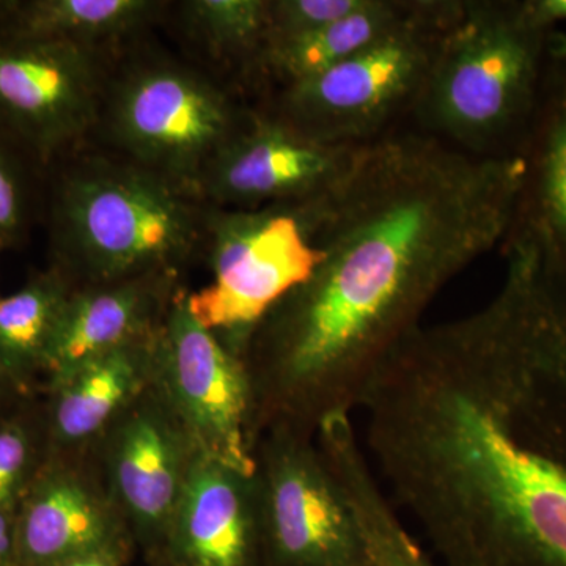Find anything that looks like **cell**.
I'll return each instance as SVG.
<instances>
[{
  "label": "cell",
  "instance_id": "obj_16",
  "mask_svg": "<svg viewBox=\"0 0 566 566\" xmlns=\"http://www.w3.org/2000/svg\"><path fill=\"white\" fill-rule=\"evenodd\" d=\"M322 452L356 521L359 566H439L387 497L354 424L329 428Z\"/></svg>",
  "mask_w": 566,
  "mask_h": 566
},
{
  "label": "cell",
  "instance_id": "obj_29",
  "mask_svg": "<svg viewBox=\"0 0 566 566\" xmlns=\"http://www.w3.org/2000/svg\"><path fill=\"white\" fill-rule=\"evenodd\" d=\"M3 374H6V371H3L2 365H0V376H2Z\"/></svg>",
  "mask_w": 566,
  "mask_h": 566
},
{
  "label": "cell",
  "instance_id": "obj_3",
  "mask_svg": "<svg viewBox=\"0 0 566 566\" xmlns=\"http://www.w3.org/2000/svg\"><path fill=\"white\" fill-rule=\"evenodd\" d=\"M549 33L523 0H461L411 117L417 132L476 156H520L534 118Z\"/></svg>",
  "mask_w": 566,
  "mask_h": 566
},
{
  "label": "cell",
  "instance_id": "obj_12",
  "mask_svg": "<svg viewBox=\"0 0 566 566\" xmlns=\"http://www.w3.org/2000/svg\"><path fill=\"white\" fill-rule=\"evenodd\" d=\"M164 545L167 566H266L255 475L196 455Z\"/></svg>",
  "mask_w": 566,
  "mask_h": 566
},
{
  "label": "cell",
  "instance_id": "obj_14",
  "mask_svg": "<svg viewBox=\"0 0 566 566\" xmlns=\"http://www.w3.org/2000/svg\"><path fill=\"white\" fill-rule=\"evenodd\" d=\"M18 566H66L87 558L120 564L128 534L115 506L73 472L41 474L17 506Z\"/></svg>",
  "mask_w": 566,
  "mask_h": 566
},
{
  "label": "cell",
  "instance_id": "obj_23",
  "mask_svg": "<svg viewBox=\"0 0 566 566\" xmlns=\"http://www.w3.org/2000/svg\"><path fill=\"white\" fill-rule=\"evenodd\" d=\"M365 2L367 0H273L268 6L270 32L266 44L318 31L363 9Z\"/></svg>",
  "mask_w": 566,
  "mask_h": 566
},
{
  "label": "cell",
  "instance_id": "obj_28",
  "mask_svg": "<svg viewBox=\"0 0 566 566\" xmlns=\"http://www.w3.org/2000/svg\"><path fill=\"white\" fill-rule=\"evenodd\" d=\"M66 566H118L114 562L103 560V558H87V560L73 562Z\"/></svg>",
  "mask_w": 566,
  "mask_h": 566
},
{
  "label": "cell",
  "instance_id": "obj_9",
  "mask_svg": "<svg viewBox=\"0 0 566 566\" xmlns=\"http://www.w3.org/2000/svg\"><path fill=\"white\" fill-rule=\"evenodd\" d=\"M363 147L316 139L282 117H252L216 153L210 186L241 210L315 202L344 180Z\"/></svg>",
  "mask_w": 566,
  "mask_h": 566
},
{
  "label": "cell",
  "instance_id": "obj_13",
  "mask_svg": "<svg viewBox=\"0 0 566 566\" xmlns=\"http://www.w3.org/2000/svg\"><path fill=\"white\" fill-rule=\"evenodd\" d=\"M153 398L129 406L122 417L111 442L109 469L125 517L145 538L164 542L197 453L164 397Z\"/></svg>",
  "mask_w": 566,
  "mask_h": 566
},
{
  "label": "cell",
  "instance_id": "obj_5",
  "mask_svg": "<svg viewBox=\"0 0 566 566\" xmlns=\"http://www.w3.org/2000/svg\"><path fill=\"white\" fill-rule=\"evenodd\" d=\"M315 202L222 216L216 226L214 281L186 297L207 329L251 335L256 324L312 277L322 263Z\"/></svg>",
  "mask_w": 566,
  "mask_h": 566
},
{
  "label": "cell",
  "instance_id": "obj_19",
  "mask_svg": "<svg viewBox=\"0 0 566 566\" xmlns=\"http://www.w3.org/2000/svg\"><path fill=\"white\" fill-rule=\"evenodd\" d=\"M415 0H367L344 20L294 39L271 41L259 61L285 87L318 76L381 39L403 20Z\"/></svg>",
  "mask_w": 566,
  "mask_h": 566
},
{
  "label": "cell",
  "instance_id": "obj_25",
  "mask_svg": "<svg viewBox=\"0 0 566 566\" xmlns=\"http://www.w3.org/2000/svg\"><path fill=\"white\" fill-rule=\"evenodd\" d=\"M20 222V186L9 161L0 153V243L17 232Z\"/></svg>",
  "mask_w": 566,
  "mask_h": 566
},
{
  "label": "cell",
  "instance_id": "obj_10",
  "mask_svg": "<svg viewBox=\"0 0 566 566\" xmlns=\"http://www.w3.org/2000/svg\"><path fill=\"white\" fill-rule=\"evenodd\" d=\"M95 80L81 44L14 36L0 41V117L40 150L88 125Z\"/></svg>",
  "mask_w": 566,
  "mask_h": 566
},
{
  "label": "cell",
  "instance_id": "obj_15",
  "mask_svg": "<svg viewBox=\"0 0 566 566\" xmlns=\"http://www.w3.org/2000/svg\"><path fill=\"white\" fill-rule=\"evenodd\" d=\"M524 186L516 222L538 238L566 279V31L547 39L545 74L523 150Z\"/></svg>",
  "mask_w": 566,
  "mask_h": 566
},
{
  "label": "cell",
  "instance_id": "obj_2",
  "mask_svg": "<svg viewBox=\"0 0 566 566\" xmlns=\"http://www.w3.org/2000/svg\"><path fill=\"white\" fill-rule=\"evenodd\" d=\"M523 186L521 156L476 158L417 129L364 145L316 203L322 263L249 335L255 434L312 438L357 411L447 283L504 245Z\"/></svg>",
  "mask_w": 566,
  "mask_h": 566
},
{
  "label": "cell",
  "instance_id": "obj_24",
  "mask_svg": "<svg viewBox=\"0 0 566 566\" xmlns=\"http://www.w3.org/2000/svg\"><path fill=\"white\" fill-rule=\"evenodd\" d=\"M31 463V441L21 424L0 428V510H17Z\"/></svg>",
  "mask_w": 566,
  "mask_h": 566
},
{
  "label": "cell",
  "instance_id": "obj_27",
  "mask_svg": "<svg viewBox=\"0 0 566 566\" xmlns=\"http://www.w3.org/2000/svg\"><path fill=\"white\" fill-rule=\"evenodd\" d=\"M0 566H18L17 510H0Z\"/></svg>",
  "mask_w": 566,
  "mask_h": 566
},
{
  "label": "cell",
  "instance_id": "obj_11",
  "mask_svg": "<svg viewBox=\"0 0 566 566\" xmlns=\"http://www.w3.org/2000/svg\"><path fill=\"white\" fill-rule=\"evenodd\" d=\"M118 129L137 155L189 169L218 153L237 128L221 93L178 70L140 74L123 92Z\"/></svg>",
  "mask_w": 566,
  "mask_h": 566
},
{
  "label": "cell",
  "instance_id": "obj_8",
  "mask_svg": "<svg viewBox=\"0 0 566 566\" xmlns=\"http://www.w3.org/2000/svg\"><path fill=\"white\" fill-rule=\"evenodd\" d=\"M63 219L71 243L103 277L169 262L191 244L188 207L163 182L122 170H96L69 182Z\"/></svg>",
  "mask_w": 566,
  "mask_h": 566
},
{
  "label": "cell",
  "instance_id": "obj_17",
  "mask_svg": "<svg viewBox=\"0 0 566 566\" xmlns=\"http://www.w3.org/2000/svg\"><path fill=\"white\" fill-rule=\"evenodd\" d=\"M147 303V294L136 285L69 297L44 356L52 387L59 389L96 357L140 340Z\"/></svg>",
  "mask_w": 566,
  "mask_h": 566
},
{
  "label": "cell",
  "instance_id": "obj_21",
  "mask_svg": "<svg viewBox=\"0 0 566 566\" xmlns=\"http://www.w3.org/2000/svg\"><path fill=\"white\" fill-rule=\"evenodd\" d=\"M151 9L144 0H40L21 9L17 36L81 44L126 32Z\"/></svg>",
  "mask_w": 566,
  "mask_h": 566
},
{
  "label": "cell",
  "instance_id": "obj_7",
  "mask_svg": "<svg viewBox=\"0 0 566 566\" xmlns=\"http://www.w3.org/2000/svg\"><path fill=\"white\" fill-rule=\"evenodd\" d=\"M255 463L266 566H359L352 509L312 438L268 431Z\"/></svg>",
  "mask_w": 566,
  "mask_h": 566
},
{
  "label": "cell",
  "instance_id": "obj_20",
  "mask_svg": "<svg viewBox=\"0 0 566 566\" xmlns=\"http://www.w3.org/2000/svg\"><path fill=\"white\" fill-rule=\"evenodd\" d=\"M66 300L61 283L40 279L0 300V365L10 375L44 364Z\"/></svg>",
  "mask_w": 566,
  "mask_h": 566
},
{
  "label": "cell",
  "instance_id": "obj_1",
  "mask_svg": "<svg viewBox=\"0 0 566 566\" xmlns=\"http://www.w3.org/2000/svg\"><path fill=\"white\" fill-rule=\"evenodd\" d=\"M504 249L494 296L412 331L357 408L439 566H566V279L531 233Z\"/></svg>",
  "mask_w": 566,
  "mask_h": 566
},
{
  "label": "cell",
  "instance_id": "obj_6",
  "mask_svg": "<svg viewBox=\"0 0 566 566\" xmlns=\"http://www.w3.org/2000/svg\"><path fill=\"white\" fill-rule=\"evenodd\" d=\"M153 371L197 455L255 475L248 367L191 314L186 297L175 303L161 344L153 349Z\"/></svg>",
  "mask_w": 566,
  "mask_h": 566
},
{
  "label": "cell",
  "instance_id": "obj_18",
  "mask_svg": "<svg viewBox=\"0 0 566 566\" xmlns=\"http://www.w3.org/2000/svg\"><path fill=\"white\" fill-rule=\"evenodd\" d=\"M153 374V349L140 340L81 367L57 390L54 431L65 444L87 441L136 398Z\"/></svg>",
  "mask_w": 566,
  "mask_h": 566
},
{
  "label": "cell",
  "instance_id": "obj_26",
  "mask_svg": "<svg viewBox=\"0 0 566 566\" xmlns=\"http://www.w3.org/2000/svg\"><path fill=\"white\" fill-rule=\"evenodd\" d=\"M523 7L528 21L542 31H556L566 22V0H523Z\"/></svg>",
  "mask_w": 566,
  "mask_h": 566
},
{
  "label": "cell",
  "instance_id": "obj_22",
  "mask_svg": "<svg viewBox=\"0 0 566 566\" xmlns=\"http://www.w3.org/2000/svg\"><path fill=\"white\" fill-rule=\"evenodd\" d=\"M268 6L266 0H196L186 7L197 31L216 48L259 57L270 32Z\"/></svg>",
  "mask_w": 566,
  "mask_h": 566
},
{
  "label": "cell",
  "instance_id": "obj_4",
  "mask_svg": "<svg viewBox=\"0 0 566 566\" xmlns=\"http://www.w3.org/2000/svg\"><path fill=\"white\" fill-rule=\"evenodd\" d=\"M461 0H415L381 39L283 91V120L312 137L363 147L412 115Z\"/></svg>",
  "mask_w": 566,
  "mask_h": 566
}]
</instances>
